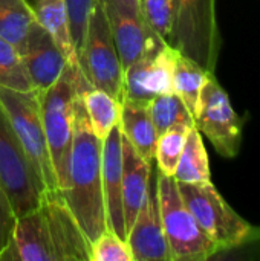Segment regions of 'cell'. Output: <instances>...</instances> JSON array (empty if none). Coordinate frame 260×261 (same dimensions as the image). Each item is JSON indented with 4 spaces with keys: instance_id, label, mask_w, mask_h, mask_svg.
<instances>
[{
    "instance_id": "e0dca14e",
    "label": "cell",
    "mask_w": 260,
    "mask_h": 261,
    "mask_svg": "<svg viewBox=\"0 0 260 261\" xmlns=\"http://www.w3.org/2000/svg\"><path fill=\"white\" fill-rule=\"evenodd\" d=\"M120 130L123 138L146 159L153 162L158 133L149 112V102L121 101Z\"/></svg>"
},
{
    "instance_id": "30bf717a",
    "label": "cell",
    "mask_w": 260,
    "mask_h": 261,
    "mask_svg": "<svg viewBox=\"0 0 260 261\" xmlns=\"http://www.w3.org/2000/svg\"><path fill=\"white\" fill-rule=\"evenodd\" d=\"M195 127L224 158L238 156L242 144L244 121L231 106L230 96L211 75L201 93Z\"/></svg>"
},
{
    "instance_id": "7402d4cb",
    "label": "cell",
    "mask_w": 260,
    "mask_h": 261,
    "mask_svg": "<svg viewBox=\"0 0 260 261\" xmlns=\"http://www.w3.org/2000/svg\"><path fill=\"white\" fill-rule=\"evenodd\" d=\"M35 23L37 18L31 2L0 0V35L17 46L18 50Z\"/></svg>"
},
{
    "instance_id": "5b68a950",
    "label": "cell",
    "mask_w": 260,
    "mask_h": 261,
    "mask_svg": "<svg viewBox=\"0 0 260 261\" xmlns=\"http://www.w3.org/2000/svg\"><path fill=\"white\" fill-rule=\"evenodd\" d=\"M156 190L172 261H205L218 257L219 246L198 225L179 194L176 180L156 170Z\"/></svg>"
},
{
    "instance_id": "ac0fdd59",
    "label": "cell",
    "mask_w": 260,
    "mask_h": 261,
    "mask_svg": "<svg viewBox=\"0 0 260 261\" xmlns=\"http://www.w3.org/2000/svg\"><path fill=\"white\" fill-rule=\"evenodd\" d=\"M31 6L37 21L54 37V40L66 55L69 64H72L81 73L70 35L69 11L66 0H31Z\"/></svg>"
},
{
    "instance_id": "8fae6325",
    "label": "cell",
    "mask_w": 260,
    "mask_h": 261,
    "mask_svg": "<svg viewBox=\"0 0 260 261\" xmlns=\"http://www.w3.org/2000/svg\"><path fill=\"white\" fill-rule=\"evenodd\" d=\"M123 69L167 41L152 31L143 14L141 0H101Z\"/></svg>"
},
{
    "instance_id": "4fadbf2b",
    "label": "cell",
    "mask_w": 260,
    "mask_h": 261,
    "mask_svg": "<svg viewBox=\"0 0 260 261\" xmlns=\"http://www.w3.org/2000/svg\"><path fill=\"white\" fill-rule=\"evenodd\" d=\"M126 240L133 261H172L158 202L156 168H153L146 199L127 231Z\"/></svg>"
},
{
    "instance_id": "d4e9b609",
    "label": "cell",
    "mask_w": 260,
    "mask_h": 261,
    "mask_svg": "<svg viewBox=\"0 0 260 261\" xmlns=\"http://www.w3.org/2000/svg\"><path fill=\"white\" fill-rule=\"evenodd\" d=\"M188 130L190 127L187 125H176L158 136L153 162L156 164V170L161 174L173 177L181 153L185 145Z\"/></svg>"
},
{
    "instance_id": "cb8c5ba5",
    "label": "cell",
    "mask_w": 260,
    "mask_h": 261,
    "mask_svg": "<svg viewBox=\"0 0 260 261\" xmlns=\"http://www.w3.org/2000/svg\"><path fill=\"white\" fill-rule=\"evenodd\" d=\"M0 87H8L14 90H35L21 54L17 46L0 35Z\"/></svg>"
},
{
    "instance_id": "ffe728a7",
    "label": "cell",
    "mask_w": 260,
    "mask_h": 261,
    "mask_svg": "<svg viewBox=\"0 0 260 261\" xmlns=\"http://www.w3.org/2000/svg\"><path fill=\"white\" fill-rule=\"evenodd\" d=\"M90 127L93 133L103 141L110 130L120 124L121 116V102L98 87H89L84 92H80Z\"/></svg>"
},
{
    "instance_id": "3957f363",
    "label": "cell",
    "mask_w": 260,
    "mask_h": 261,
    "mask_svg": "<svg viewBox=\"0 0 260 261\" xmlns=\"http://www.w3.org/2000/svg\"><path fill=\"white\" fill-rule=\"evenodd\" d=\"M90 86L86 83L83 75L72 64H67L61 76L52 86L37 90L58 190L64 187L67 174L74 135L75 99L80 92H84Z\"/></svg>"
},
{
    "instance_id": "83f0119b",
    "label": "cell",
    "mask_w": 260,
    "mask_h": 261,
    "mask_svg": "<svg viewBox=\"0 0 260 261\" xmlns=\"http://www.w3.org/2000/svg\"><path fill=\"white\" fill-rule=\"evenodd\" d=\"M66 3H67V11H69V24H70V35H72V41L75 47V55H77V60H80L87 20H89L95 0H66Z\"/></svg>"
},
{
    "instance_id": "d6986e66",
    "label": "cell",
    "mask_w": 260,
    "mask_h": 261,
    "mask_svg": "<svg viewBox=\"0 0 260 261\" xmlns=\"http://www.w3.org/2000/svg\"><path fill=\"white\" fill-rule=\"evenodd\" d=\"M173 179L176 182H184V184H198V182L211 180L208 154L202 141V135L195 125L190 127L187 133L185 145L181 153L179 162L176 165Z\"/></svg>"
},
{
    "instance_id": "ba28073f",
    "label": "cell",
    "mask_w": 260,
    "mask_h": 261,
    "mask_svg": "<svg viewBox=\"0 0 260 261\" xmlns=\"http://www.w3.org/2000/svg\"><path fill=\"white\" fill-rule=\"evenodd\" d=\"M80 70L90 87H98L123 101L124 69L110 32L101 0H95L84 34Z\"/></svg>"
},
{
    "instance_id": "44dd1931",
    "label": "cell",
    "mask_w": 260,
    "mask_h": 261,
    "mask_svg": "<svg viewBox=\"0 0 260 261\" xmlns=\"http://www.w3.org/2000/svg\"><path fill=\"white\" fill-rule=\"evenodd\" d=\"M211 75L215 73L207 72L188 57L178 54L173 72V93H176L182 99V102L192 112L193 118L199 106L202 89Z\"/></svg>"
},
{
    "instance_id": "277c9868",
    "label": "cell",
    "mask_w": 260,
    "mask_h": 261,
    "mask_svg": "<svg viewBox=\"0 0 260 261\" xmlns=\"http://www.w3.org/2000/svg\"><path fill=\"white\" fill-rule=\"evenodd\" d=\"M179 194L202 231L219 246L221 254L260 240V228L242 219L210 182H176Z\"/></svg>"
},
{
    "instance_id": "7c38bea8",
    "label": "cell",
    "mask_w": 260,
    "mask_h": 261,
    "mask_svg": "<svg viewBox=\"0 0 260 261\" xmlns=\"http://www.w3.org/2000/svg\"><path fill=\"white\" fill-rule=\"evenodd\" d=\"M178 50L169 43L141 57L124 69L123 101L150 102L155 96L173 92V72Z\"/></svg>"
},
{
    "instance_id": "603a6c76",
    "label": "cell",
    "mask_w": 260,
    "mask_h": 261,
    "mask_svg": "<svg viewBox=\"0 0 260 261\" xmlns=\"http://www.w3.org/2000/svg\"><path fill=\"white\" fill-rule=\"evenodd\" d=\"M149 112L158 136L176 125H195V118L192 112L173 92L155 96L149 102Z\"/></svg>"
},
{
    "instance_id": "f1b7e54d",
    "label": "cell",
    "mask_w": 260,
    "mask_h": 261,
    "mask_svg": "<svg viewBox=\"0 0 260 261\" xmlns=\"http://www.w3.org/2000/svg\"><path fill=\"white\" fill-rule=\"evenodd\" d=\"M15 220H17V214L14 211L11 199L6 194V191L0 187V255L11 240Z\"/></svg>"
},
{
    "instance_id": "52a82bcc",
    "label": "cell",
    "mask_w": 260,
    "mask_h": 261,
    "mask_svg": "<svg viewBox=\"0 0 260 261\" xmlns=\"http://www.w3.org/2000/svg\"><path fill=\"white\" fill-rule=\"evenodd\" d=\"M0 101L6 109L15 135L44 190H58L37 90L21 92L0 87Z\"/></svg>"
},
{
    "instance_id": "7a4b0ae2",
    "label": "cell",
    "mask_w": 260,
    "mask_h": 261,
    "mask_svg": "<svg viewBox=\"0 0 260 261\" xmlns=\"http://www.w3.org/2000/svg\"><path fill=\"white\" fill-rule=\"evenodd\" d=\"M101 167L103 141L93 133L78 93L74 107V135L67 174L60 191L90 243L109 229Z\"/></svg>"
},
{
    "instance_id": "484cf974",
    "label": "cell",
    "mask_w": 260,
    "mask_h": 261,
    "mask_svg": "<svg viewBox=\"0 0 260 261\" xmlns=\"http://www.w3.org/2000/svg\"><path fill=\"white\" fill-rule=\"evenodd\" d=\"M90 261H133L129 243L112 229H106L90 243Z\"/></svg>"
},
{
    "instance_id": "8992f818",
    "label": "cell",
    "mask_w": 260,
    "mask_h": 261,
    "mask_svg": "<svg viewBox=\"0 0 260 261\" xmlns=\"http://www.w3.org/2000/svg\"><path fill=\"white\" fill-rule=\"evenodd\" d=\"M173 5L175 17L167 43L215 73L222 47L216 0H173Z\"/></svg>"
},
{
    "instance_id": "9c48e42d",
    "label": "cell",
    "mask_w": 260,
    "mask_h": 261,
    "mask_svg": "<svg viewBox=\"0 0 260 261\" xmlns=\"http://www.w3.org/2000/svg\"><path fill=\"white\" fill-rule=\"evenodd\" d=\"M0 187L6 191L17 216L38 205L44 191L26 156L6 109L0 101Z\"/></svg>"
},
{
    "instance_id": "4316f807",
    "label": "cell",
    "mask_w": 260,
    "mask_h": 261,
    "mask_svg": "<svg viewBox=\"0 0 260 261\" xmlns=\"http://www.w3.org/2000/svg\"><path fill=\"white\" fill-rule=\"evenodd\" d=\"M141 8L152 31L167 41L175 17L173 0H141Z\"/></svg>"
},
{
    "instance_id": "6da1fadb",
    "label": "cell",
    "mask_w": 260,
    "mask_h": 261,
    "mask_svg": "<svg viewBox=\"0 0 260 261\" xmlns=\"http://www.w3.org/2000/svg\"><path fill=\"white\" fill-rule=\"evenodd\" d=\"M0 261H90V242L60 190L44 191L37 206L17 216Z\"/></svg>"
},
{
    "instance_id": "9a60e30c",
    "label": "cell",
    "mask_w": 260,
    "mask_h": 261,
    "mask_svg": "<svg viewBox=\"0 0 260 261\" xmlns=\"http://www.w3.org/2000/svg\"><path fill=\"white\" fill-rule=\"evenodd\" d=\"M103 196L107 226L120 237L127 239L123 206V136L115 125L103 139Z\"/></svg>"
},
{
    "instance_id": "2e32d148",
    "label": "cell",
    "mask_w": 260,
    "mask_h": 261,
    "mask_svg": "<svg viewBox=\"0 0 260 261\" xmlns=\"http://www.w3.org/2000/svg\"><path fill=\"white\" fill-rule=\"evenodd\" d=\"M152 176L153 162L146 161L123 138V206L127 231L146 199Z\"/></svg>"
},
{
    "instance_id": "5bb4252c",
    "label": "cell",
    "mask_w": 260,
    "mask_h": 261,
    "mask_svg": "<svg viewBox=\"0 0 260 261\" xmlns=\"http://www.w3.org/2000/svg\"><path fill=\"white\" fill-rule=\"evenodd\" d=\"M20 54L35 90L52 86L69 64L54 37L38 21L26 35Z\"/></svg>"
}]
</instances>
